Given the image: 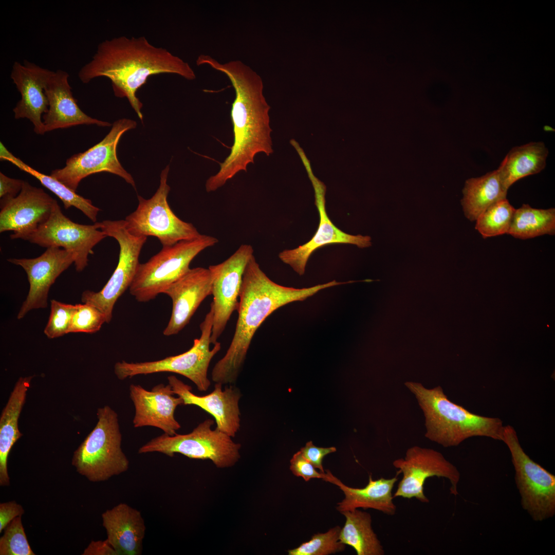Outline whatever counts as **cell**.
<instances>
[{
	"label": "cell",
	"mask_w": 555,
	"mask_h": 555,
	"mask_svg": "<svg viewBox=\"0 0 555 555\" xmlns=\"http://www.w3.org/2000/svg\"><path fill=\"white\" fill-rule=\"evenodd\" d=\"M107 540L117 555H139L146 527L141 512L125 503H120L102 514Z\"/></svg>",
	"instance_id": "24"
},
{
	"label": "cell",
	"mask_w": 555,
	"mask_h": 555,
	"mask_svg": "<svg viewBox=\"0 0 555 555\" xmlns=\"http://www.w3.org/2000/svg\"><path fill=\"white\" fill-rule=\"evenodd\" d=\"M341 527L337 526L325 533H318L299 547L288 551L289 555H328L343 551L345 545L339 540Z\"/></svg>",
	"instance_id": "33"
},
{
	"label": "cell",
	"mask_w": 555,
	"mask_h": 555,
	"mask_svg": "<svg viewBox=\"0 0 555 555\" xmlns=\"http://www.w3.org/2000/svg\"><path fill=\"white\" fill-rule=\"evenodd\" d=\"M75 306L68 334L95 333L106 322L104 314L94 306L84 303L77 304Z\"/></svg>",
	"instance_id": "35"
},
{
	"label": "cell",
	"mask_w": 555,
	"mask_h": 555,
	"mask_svg": "<svg viewBox=\"0 0 555 555\" xmlns=\"http://www.w3.org/2000/svg\"><path fill=\"white\" fill-rule=\"evenodd\" d=\"M129 390L135 409L133 420L135 428L152 426L170 436L177 434L181 426L175 419L174 413L177 406L183 404V400L180 397L174 396L169 384H159L151 391L132 384Z\"/></svg>",
	"instance_id": "20"
},
{
	"label": "cell",
	"mask_w": 555,
	"mask_h": 555,
	"mask_svg": "<svg viewBox=\"0 0 555 555\" xmlns=\"http://www.w3.org/2000/svg\"><path fill=\"white\" fill-rule=\"evenodd\" d=\"M217 238L200 234L162 249L146 262L140 263L129 287L130 294L139 302L154 299L190 269L192 261L205 249L214 246Z\"/></svg>",
	"instance_id": "6"
},
{
	"label": "cell",
	"mask_w": 555,
	"mask_h": 555,
	"mask_svg": "<svg viewBox=\"0 0 555 555\" xmlns=\"http://www.w3.org/2000/svg\"><path fill=\"white\" fill-rule=\"evenodd\" d=\"M502 441L510 452L522 508L535 522L553 517L555 515V475L525 453L511 425L504 426Z\"/></svg>",
	"instance_id": "8"
},
{
	"label": "cell",
	"mask_w": 555,
	"mask_h": 555,
	"mask_svg": "<svg viewBox=\"0 0 555 555\" xmlns=\"http://www.w3.org/2000/svg\"><path fill=\"white\" fill-rule=\"evenodd\" d=\"M213 314L211 304L209 311L200 324V338L195 339L192 347L185 353L154 361L118 362L114 366L115 375L119 379L123 380L139 375L174 373L190 379L199 391H207L211 384L207 376L208 368L211 360L221 348L218 342L212 349L210 348Z\"/></svg>",
	"instance_id": "7"
},
{
	"label": "cell",
	"mask_w": 555,
	"mask_h": 555,
	"mask_svg": "<svg viewBox=\"0 0 555 555\" xmlns=\"http://www.w3.org/2000/svg\"><path fill=\"white\" fill-rule=\"evenodd\" d=\"M83 555H117L115 550L106 539L92 541L84 550Z\"/></svg>",
	"instance_id": "41"
},
{
	"label": "cell",
	"mask_w": 555,
	"mask_h": 555,
	"mask_svg": "<svg viewBox=\"0 0 555 555\" xmlns=\"http://www.w3.org/2000/svg\"><path fill=\"white\" fill-rule=\"evenodd\" d=\"M25 181L10 178L0 172V206L16 197L21 192Z\"/></svg>",
	"instance_id": "39"
},
{
	"label": "cell",
	"mask_w": 555,
	"mask_h": 555,
	"mask_svg": "<svg viewBox=\"0 0 555 555\" xmlns=\"http://www.w3.org/2000/svg\"><path fill=\"white\" fill-rule=\"evenodd\" d=\"M198 66L208 65L227 76L235 92L231 118L234 142L231 152L220 163L218 172L206 182L208 192H214L247 166L254 163L255 155L273 152L268 115L270 106L263 95L261 77L239 60L220 63L209 55L201 54L196 60Z\"/></svg>",
	"instance_id": "1"
},
{
	"label": "cell",
	"mask_w": 555,
	"mask_h": 555,
	"mask_svg": "<svg viewBox=\"0 0 555 555\" xmlns=\"http://www.w3.org/2000/svg\"><path fill=\"white\" fill-rule=\"evenodd\" d=\"M297 152L314 189L315 204L319 214V224L316 232L309 241L296 248L282 251L279 253V257L298 274L302 275L305 273L306 265L310 255L320 247L331 244H348L363 248L371 246L372 243L369 236L347 234L332 223L325 208L326 186L313 174L309 160L303 149L299 148Z\"/></svg>",
	"instance_id": "15"
},
{
	"label": "cell",
	"mask_w": 555,
	"mask_h": 555,
	"mask_svg": "<svg viewBox=\"0 0 555 555\" xmlns=\"http://www.w3.org/2000/svg\"><path fill=\"white\" fill-rule=\"evenodd\" d=\"M34 376L20 377L11 392L0 417V486L10 485L7 461L10 450L23 436L18 427V418L25 402L27 392Z\"/></svg>",
	"instance_id": "26"
},
{
	"label": "cell",
	"mask_w": 555,
	"mask_h": 555,
	"mask_svg": "<svg viewBox=\"0 0 555 555\" xmlns=\"http://www.w3.org/2000/svg\"><path fill=\"white\" fill-rule=\"evenodd\" d=\"M515 210L507 198L501 200L478 217L475 229L485 238L508 234Z\"/></svg>",
	"instance_id": "32"
},
{
	"label": "cell",
	"mask_w": 555,
	"mask_h": 555,
	"mask_svg": "<svg viewBox=\"0 0 555 555\" xmlns=\"http://www.w3.org/2000/svg\"><path fill=\"white\" fill-rule=\"evenodd\" d=\"M0 538L1 555H34L27 539L21 516L14 519Z\"/></svg>",
	"instance_id": "34"
},
{
	"label": "cell",
	"mask_w": 555,
	"mask_h": 555,
	"mask_svg": "<svg viewBox=\"0 0 555 555\" xmlns=\"http://www.w3.org/2000/svg\"><path fill=\"white\" fill-rule=\"evenodd\" d=\"M554 233V208L536 209L524 204L515 209L508 234L525 239Z\"/></svg>",
	"instance_id": "31"
},
{
	"label": "cell",
	"mask_w": 555,
	"mask_h": 555,
	"mask_svg": "<svg viewBox=\"0 0 555 555\" xmlns=\"http://www.w3.org/2000/svg\"><path fill=\"white\" fill-rule=\"evenodd\" d=\"M75 254L55 247L47 248L40 256L33 258H8L7 261L22 267L29 283V290L17 314L21 319L30 310L45 308L49 289L57 278L75 261Z\"/></svg>",
	"instance_id": "18"
},
{
	"label": "cell",
	"mask_w": 555,
	"mask_h": 555,
	"mask_svg": "<svg viewBox=\"0 0 555 555\" xmlns=\"http://www.w3.org/2000/svg\"><path fill=\"white\" fill-rule=\"evenodd\" d=\"M52 71L25 60L23 64L15 62L10 75L21 95L13 109L14 118L28 119L36 134L46 133L42 117L47 112L49 103L44 88Z\"/></svg>",
	"instance_id": "22"
},
{
	"label": "cell",
	"mask_w": 555,
	"mask_h": 555,
	"mask_svg": "<svg viewBox=\"0 0 555 555\" xmlns=\"http://www.w3.org/2000/svg\"><path fill=\"white\" fill-rule=\"evenodd\" d=\"M98 422L73 453L71 464L92 482L108 480L126 472L129 460L121 448L118 416L110 406L98 409Z\"/></svg>",
	"instance_id": "5"
},
{
	"label": "cell",
	"mask_w": 555,
	"mask_h": 555,
	"mask_svg": "<svg viewBox=\"0 0 555 555\" xmlns=\"http://www.w3.org/2000/svg\"><path fill=\"white\" fill-rule=\"evenodd\" d=\"M341 284L333 280L301 289L282 286L267 276L253 255L243 275L234 334L225 355L212 369V380L222 385L232 384L236 381L256 331L275 310L293 302L304 301L322 289Z\"/></svg>",
	"instance_id": "3"
},
{
	"label": "cell",
	"mask_w": 555,
	"mask_h": 555,
	"mask_svg": "<svg viewBox=\"0 0 555 555\" xmlns=\"http://www.w3.org/2000/svg\"><path fill=\"white\" fill-rule=\"evenodd\" d=\"M57 203L43 189L25 181L20 194L0 206V232L11 231V239L27 240L48 220Z\"/></svg>",
	"instance_id": "17"
},
{
	"label": "cell",
	"mask_w": 555,
	"mask_h": 555,
	"mask_svg": "<svg viewBox=\"0 0 555 555\" xmlns=\"http://www.w3.org/2000/svg\"><path fill=\"white\" fill-rule=\"evenodd\" d=\"M253 253L252 246L243 244L227 260L208 267L213 298L211 303L214 310L210 339L212 344L218 342L232 313L237 310L244 271Z\"/></svg>",
	"instance_id": "16"
},
{
	"label": "cell",
	"mask_w": 555,
	"mask_h": 555,
	"mask_svg": "<svg viewBox=\"0 0 555 555\" xmlns=\"http://www.w3.org/2000/svg\"><path fill=\"white\" fill-rule=\"evenodd\" d=\"M345 522L341 528L339 540L352 547L358 555H383L384 551L372 527L371 515L354 509L341 512Z\"/></svg>",
	"instance_id": "30"
},
{
	"label": "cell",
	"mask_w": 555,
	"mask_h": 555,
	"mask_svg": "<svg viewBox=\"0 0 555 555\" xmlns=\"http://www.w3.org/2000/svg\"><path fill=\"white\" fill-rule=\"evenodd\" d=\"M136 125V121L129 119L116 121L102 140L85 152L71 156L64 167L52 171L50 175L76 192L83 179L95 173L108 172L121 177L136 190L133 178L118 160L117 148L123 134Z\"/></svg>",
	"instance_id": "12"
},
{
	"label": "cell",
	"mask_w": 555,
	"mask_h": 555,
	"mask_svg": "<svg viewBox=\"0 0 555 555\" xmlns=\"http://www.w3.org/2000/svg\"><path fill=\"white\" fill-rule=\"evenodd\" d=\"M327 482L338 486L343 491L344 498L337 504V510L340 512L351 511L359 508L374 509L385 514L393 515L396 511V506L393 499L392 490L398 480V471L396 476L390 478L374 480L369 475L367 485L362 488L348 487L327 470Z\"/></svg>",
	"instance_id": "25"
},
{
	"label": "cell",
	"mask_w": 555,
	"mask_h": 555,
	"mask_svg": "<svg viewBox=\"0 0 555 555\" xmlns=\"http://www.w3.org/2000/svg\"><path fill=\"white\" fill-rule=\"evenodd\" d=\"M393 464L402 474L394 497H415L422 503H428L429 500L424 493V485L427 479L432 476L448 479L451 484L450 493L455 496L458 494L460 473L437 451L413 446L407 450L404 458L395 460Z\"/></svg>",
	"instance_id": "13"
},
{
	"label": "cell",
	"mask_w": 555,
	"mask_h": 555,
	"mask_svg": "<svg viewBox=\"0 0 555 555\" xmlns=\"http://www.w3.org/2000/svg\"><path fill=\"white\" fill-rule=\"evenodd\" d=\"M106 237L98 221L93 225L76 223L63 214L58 203L48 220L27 240L42 247L62 248L72 252L76 271L81 272L88 265V256L94 254V247Z\"/></svg>",
	"instance_id": "14"
},
{
	"label": "cell",
	"mask_w": 555,
	"mask_h": 555,
	"mask_svg": "<svg viewBox=\"0 0 555 555\" xmlns=\"http://www.w3.org/2000/svg\"><path fill=\"white\" fill-rule=\"evenodd\" d=\"M0 159L8 161L18 169L36 178L45 188L53 193L62 201L65 209L74 207L80 210L94 223H96L100 209L95 206L90 199L78 194L65 184L50 175L42 173L28 165L19 158L14 156L0 143Z\"/></svg>",
	"instance_id": "29"
},
{
	"label": "cell",
	"mask_w": 555,
	"mask_h": 555,
	"mask_svg": "<svg viewBox=\"0 0 555 555\" xmlns=\"http://www.w3.org/2000/svg\"><path fill=\"white\" fill-rule=\"evenodd\" d=\"M169 166L160 175L159 188L150 199L138 196L136 209L124 219L127 231L136 236H154L162 247L198 237L201 234L191 223L178 217L170 208L168 195L170 187L167 183Z\"/></svg>",
	"instance_id": "10"
},
{
	"label": "cell",
	"mask_w": 555,
	"mask_h": 555,
	"mask_svg": "<svg viewBox=\"0 0 555 555\" xmlns=\"http://www.w3.org/2000/svg\"><path fill=\"white\" fill-rule=\"evenodd\" d=\"M75 305L50 301V313L44 333L50 339L68 334Z\"/></svg>",
	"instance_id": "36"
},
{
	"label": "cell",
	"mask_w": 555,
	"mask_h": 555,
	"mask_svg": "<svg viewBox=\"0 0 555 555\" xmlns=\"http://www.w3.org/2000/svg\"><path fill=\"white\" fill-rule=\"evenodd\" d=\"M100 229L107 236L115 238L120 250L117 266L108 282L98 292L84 291L81 296L83 303L98 308L109 323L114 305L123 293L129 288L140 264L139 256L147 240L145 236H136L126 229L124 220H105L98 222Z\"/></svg>",
	"instance_id": "11"
},
{
	"label": "cell",
	"mask_w": 555,
	"mask_h": 555,
	"mask_svg": "<svg viewBox=\"0 0 555 555\" xmlns=\"http://www.w3.org/2000/svg\"><path fill=\"white\" fill-rule=\"evenodd\" d=\"M334 447L329 448L318 447L311 441H308L300 450L303 456L309 461L315 468L321 472L325 473L322 466V460L326 455L336 451Z\"/></svg>",
	"instance_id": "38"
},
{
	"label": "cell",
	"mask_w": 555,
	"mask_h": 555,
	"mask_svg": "<svg viewBox=\"0 0 555 555\" xmlns=\"http://www.w3.org/2000/svg\"><path fill=\"white\" fill-rule=\"evenodd\" d=\"M65 71H52L44 88L49 106L43 116L45 132L81 124L109 126L111 124L92 118L79 107L73 97Z\"/></svg>",
	"instance_id": "23"
},
{
	"label": "cell",
	"mask_w": 555,
	"mask_h": 555,
	"mask_svg": "<svg viewBox=\"0 0 555 555\" xmlns=\"http://www.w3.org/2000/svg\"><path fill=\"white\" fill-rule=\"evenodd\" d=\"M548 155V150L542 142L512 147L497 169L506 188L508 190L518 180L542 171Z\"/></svg>",
	"instance_id": "28"
},
{
	"label": "cell",
	"mask_w": 555,
	"mask_h": 555,
	"mask_svg": "<svg viewBox=\"0 0 555 555\" xmlns=\"http://www.w3.org/2000/svg\"><path fill=\"white\" fill-rule=\"evenodd\" d=\"M507 192L497 169L467 180L461 201L466 217L475 221L490 206L506 198Z\"/></svg>",
	"instance_id": "27"
},
{
	"label": "cell",
	"mask_w": 555,
	"mask_h": 555,
	"mask_svg": "<svg viewBox=\"0 0 555 555\" xmlns=\"http://www.w3.org/2000/svg\"><path fill=\"white\" fill-rule=\"evenodd\" d=\"M404 385L416 397L425 419V436L444 447H455L475 436L502 441L504 425L498 418L480 416L451 401L440 386L427 388L421 383Z\"/></svg>",
	"instance_id": "4"
},
{
	"label": "cell",
	"mask_w": 555,
	"mask_h": 555,
	"mask_svg": "<svg viewBox=\"0 0 555 555\" xmlns=\"http://www.w3.org/2000/svg\"><path fill=\"white\" fill-rule=\"evenodd\" d=\"M160 73L175 74L188 80L196 78L187 62L166 49L153 46L144 36H123L101 43L78 77L84 83L101 77L109 79L115 96L126 97L142 121L143 105L136 92L150 76Z\"/></svg>",
	"instance_id": "2"
},
{
	"label": "cell",
	"mask_w": 555,
	"mask_h": 555,
	"mask_svg": "<svg viewBox=\"0 0 555 555\" xmlns=\"http://www.w3.org/2000/svg\"><path fill=\"white\" fill-rule=\"evenodd\" d=\"M24 513L23 507L14 501L1 503L0 533L14 519L22 516Z\"/></svg>",
	"instance_id": "40"
},
{
	"label": "cell",
	"mask_w": 555,
	"mask_h": 555,
	"mask_svg": "<svg viewBox=\"0 0 555 555\" xmlns=\"http://www.w3.org/2000/svg\"><path fill=\"white\" fill-rule=\"evenodd\" d=\"M213 423V420L208 419L187 434L164 433L141 446L138 452H159L171 457L180 453L190 458L210 459L218 468L231 467L240 457L241 446L216 428L212 430Z\"/></svg>",
	"instance_id": "9"
},
{
	"label": "cell",
	"mask_w": 555,
	"mask_h": 555,
	"mask_svg": "<svg viewBox=\"0 0 555 555\" xmlns=\"http://www.w3.org/2000/svg\"><path fill=\"white\" fill-rule=\"evenodd\" d=\"M174 393L180 397L184 405H195L210 414L215 419L216 428L231 437L240 428L239 401L242 396L239 388L230 385L222 389V384L215 383L210 394L200 396L192 392L191 386L175 376L168 377Z\"/></svg>",
	"instance_id": "19"
},
{
	"label": "cell",
	"mask_w": 555,
	"mask_h": 555,
	"mask_svg": "<svg viewBox=\"0 0 555 555\" xmlns=\"http://www.w3.org/2000/svg\"><path fill=\"white\" fill-rule=\"evenodd\" d=\"M290 469L296 476L302 477L306 482L311 478H321L325 481L328 479V475L325 473L318 472L313 466L302 454L300 451L295 453L290 460Z\"/></svg>",
	"instance_id": "37"
},
{
	"label": "cell",
	"mask_w": 555,
	"mask_h": 555,
	"mask_svg": "<svg viewBox=\"0 0 555 555\" xmlns=\"http://www.w3.org/2000/svg\"><path fill=\"white\" fill-rule=\"evenodd\" d=\"M212 279L209 268H190L163 292L172 300L169 323L163 331L166 336L179 333L209 295L212 294Z\"/></svg>",
	"instance_id": "21"
}]
</instances>
